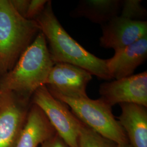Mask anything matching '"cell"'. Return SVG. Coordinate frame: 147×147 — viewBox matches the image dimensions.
I'll return each mask as SVG.
<instances>
[{"label":"cell","instance_id":"1","mask_svg":"<svg viewBox=\"0 0 147 147\" xmlns=\"http://www.w3.org/2000/svg\"><path fill=\"white\" fill-rule=\"evenodd\" d=\"M49 45L53 62L71 64L104 80L112 79L107 67V59L97 57L74 40L55 16L51 1H48L42 13L34 20Z\"/></svg>","mask_w":147,"mask_h":147},{"label":"cell","instance_id":"2","mask_svg":"<svg viewBox=\"0 0 147 147\" xmlns=\"http://www.w3.org/2000/svg\"><path fill=\"white\" fill-rule=\"evenodd\" d=\"M54 64L45 37L40 31L14 66L0 79V89L31 100L37 89L46 84Z\"/></svg>","mask_w":147,"mask_h":147},{"label":"cell","instance_id":"3","mask_svg":"<svg viewBox=\"0 0 147 147\" xmlns=\"http://www.w3.org/2000/svg\"><path fill=\"white\" fill-rule=\"evenodd\" d=\"M40 31L37 21L20 16L10 0H0V75L13 67Z\"/></svg>","mask_w":147,"mask_h":147},{"label":"cell","instance_id":"4","mask_svg":"<svg viewBox=\"0 0 147 147\" xmlns=\"http://www.w3.org/2000/svg\"><path fill=\"white\" fill-rule=\"evenodd\" d=\"M53 95L67 105L80 121L102 136L117 144L129 142L124 130L113 115L112 107L102 98L93 100L88 96L75 99Z\"/></svg>","mask_w":147,"mask_h":147},{"label":"cell","instance_id":"5","mask_svg":"<svg viewBox=\"0 0 147 147\" xmlns=\"http://www.w3.org/2000/svg\"><path fill=\"white\" fill-rule=\"evenodd\" d=\"M31 102L44 112L56 134L69 147H78V137L83 123L67 105L53 96L45 85L34 93Z\"/></svg>","mask_w":147,"mask_h":147},{"label":"cell","instance_id":"6","mask_svg":"<svg viewBox=\"0 0 147 147\" xmlns=\"http://www.w3.org/2000/svg\"><path fill=\"white\" fill-rule=\"evenodd\" d=\"M31 105L30 99L0 89V147H15Z\"/></svg>","mask_w":147,"mask_h":147},{"label":"cell","instance_id":"7","mask_svg":"<svg viewBox=\"0 0 147 147\" xmlns=\"http://www.w3.org/2000/svg\"><path fill=\"white\" fill-rule=\"evenodd\" d=\"M92 75L84 69L71 64L55 63L45 86L52 94L70 98L88 96L86 88Z\"/></svg>","mask_w":147,"mask_h":147},{"label":"cell","instance_id":"8","mask_svg":"<svg viewBox=\"0 0 147 147\" xmlns=\"http://www.w3.org/2000/svg\"><path fill=\"white\" fill-rule=\"evenodd\" d=\"M101 98L111 107L125 103L147 107V72L100 84Z\"/></svg>","mask_w":147,"mask_h":147},{"label":"cell","instance_id":"9","mask_svg":"<svg viewBox=\"0 0 147 147\" xmlns=\"http://www.w3.org/2000/svg\"><path fill=\"white\" fill-rule=\"evenodd\" d=\"M100 45L115 52L147 36V21H136L118 16L101 25Z\"/></svg>","mask_w":147,"mask_h":147},{"label":"cell","instance_id":"10","mask_svg":"<svg viewBox=\"0 0 147 147\" xmlns=\"http://www.w3.org/2000/svg\"><path fill=\"white\" fill-rule=\"evenodd\" d=\"M147 57L146 36L128 47L116 51L112 57L107 59V67L112 78L118 80L132 75Z\"/></svg>","mask_w":147,"mask_h":147},{"label":"cell","instance_id":"11","mask_svg":"<svg viewBox=\"0 0 147 147\" xmlns=\"http://www.w3.org/2000/svg\"><path fill=\"white\" fill-rule=\"evenodd\" d=\"M56 134L44 112L31 102L26 121L15 147H39Z\"/></svg>","mask_w":147,"mask_h":147},{"label":"cell","instance_id":"12","mask_svg":"<svg viewBox=\"0 0 147 147\" xmlns=\"http://www.w3.org/2000/svg\"><path fill=\"white\" fill-rule=\"evenodd\" d=\"M118 121L132 147H147V107L125 103L120 104Z\"/></svg>","mask_w":147,"mask_h":147},{"label":"cell","instance_id":"13","mask_svg":"<svg viewBox=\"0 0 147 147\" xmlns=\"http://www.w3.org/2000/svg\"><path fill=\"white\" fill-rule=\"evenodd\" d=\"M121 0H82L70 13L74 18L84 17L101 25L121 13Z\"/></svg>","mask_w":147,"mask_h":147},{"label":"cell","instance_id":"14","mask_svg":"<svg viewBox=\"0 0 147 147\" xmlns=\"http://www.w3.org/2000/svg\"><path fill=\"white\" fill-rule=\"evenodd\" d=\"M78 145V147H116L117 144L83 123L79 132Z\"/></svg>","mask_w":147,"mask_h":147},{"label":"cell","instance_id":"15","mask_svg":"<svg viewBox=\"0 0 147 147\" xmlns=\"http://www.w3.org/2000/svg\"><path fill=\"white\" fill-rule=\"evenodd\" d=\"M147 10L142 5L141 0L122 1L120 16L136 21L144 20L147 17Z\"/></svg>","mask_w":147,"mask_h":147},{"label":"cell","instance_id":"16","mask_svg":"<svg viewBox=\"0 0 147 147\" xmlns=\"http://www.w3.org/2000/svg\"><path fill=\"white\" fill-rule=\"evenodd\" d=\"M48 1L47 0H32L30 2L27 11L26 19L35 20L44 11Z\"/></svg>","mask_w":147,"mask_h":147},{"label":"cell","instance_id":"17","mask_svg":"<svg viewBox=\"0 0 147 147\" xmlns=\"http://www.w3.org/2000/svg\"><path fill=\"white\" fill-rule=\"evenodd\" d=\"M13 8L20 16L26 18L27 11L30 1L29 0H10Z\"/></svg>","mask_w":147,"mask_h":147},{"label":"cell","instance_id":"18","mask_svg":"<svg viewBox=\"0 0 147 147\" xmlns=\"http://www.w3.org/2000/svg\"><path fill=\"white\" fill-rule=\"evenodd\" d=\"M39 147H69V146L56 134Z\"/></svg>","mask_w":147,"mask_h":147},{"label":"cell","instance_id":"19","mask_svg":"<svg viewBox=\"0 0 147 147\" xmlns=\"http://www.w3.org/2000/svg\"><path fill=\"white\" fill-rule=\"evenodd\" d=\"M116 147H132L131 145L129 143V142L123 143V144H117Z\"/></svg>","mask_w":147,"mask_h":147}]
</instances>
